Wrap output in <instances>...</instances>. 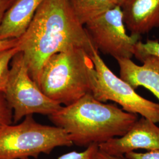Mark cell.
Listing matches in <instances>:
<instances>
[{"label":"cell","mask_w":159,"mask_h":159,"mask_svg":"<svg viewBox=\"0 0 159 159\" xmlns=\"http://www.w3.org/2000/svg\"><path fill=\"white\" fill-rule=\"evenodd\" d=\"M29 73L39 85L41 70L53 55L74 48L97 50L69 0H45L18 39Z\"/></svg>","instance_id":"cell-1"},{"label":"cell","mask_w":159,"mask_h":159,"mask_svg":"<svg viewBox=\"0 0 159 159\" xmlns=\"http://www.w3.org/2000/svg\"><path fill=\"white\" fill-rule=\"evenodd\" d=\"M62 128L73 144L88 147L123 136L138 120V115L101 102L89 94L48 116Z\"/></svg>","instance_id":"cell-2"},{"label":"cell","mask_w":159,"mask_h":159,"mask_svg":"<svg viewBox=\"0 0 159 159\" xmlns=\"http://www.w3.org/2000/svg\"><path fill=\"white\" fill-rule=\"evenodd\" d=\"M97 73L91 54L74 48L51 56L41 70L39 86L52 100L68 106L92 94Z\"/></svg>","instance_id":"cell-3"},{"label":"cell","mask_w":159,"mask_h":159,"mask_svg":"<svg viewBox=\"0 0 159 159\" xmlns=\"http://www.w3.org/2000/svg\"><path fill=\"white\" fill-rule=\"evenodd\" d=\"M73 144L62 128L41 125L33 116H28L21 123L0 131V159H37L41 154H50L57 147Z\"/></svg>","instance_id":"cell-4"},{"label":"cell","mask_w":159,"mask_h":159,"mask_svg":"<svg viewBox=\"0 0 159 159\" xmlns=\"http://www.w3.org/2000/svg\"><path fill=\"white\" fill-rule=\"evenodd\" d=\"M13 112V123L34 114L50 116L63 106L46 96L29 73L21 52L12 60L9 79L4 93Z\"/></svg>","instance_id":"cell-5"},{"label":"cell","mask_w":159,"mask_h":159,"mask_svg":"<svg viewBox=\"0 0 159 159\" xmlns=\"http://www.w3.org/2000/svg\"><path fill=\"white\" fill-rule=\"evenodd\" d=\"M97 73V81L92 94L101 102L113 101L126 112L140 114L155 123H159V104L139 95L125 81L114 74L104 63L99 52L91 55Z\"/></svg>","instance_id":"cell-6"},{"label":"cell","mask_w":159,"mask_h":159,"mask_svg":"<svg viewBox=\"0 0 159 159\" xmlns=\"http://www.w3.org/2000/svg\"><path fill=\"white\" fill-rule=\"evenodd\" d=\"M87 33L98 52L116 60L134 56L140 36L128 35L120 6L102 13L84 25Z\"/></svg>","instance_id":"cell-7"},{"label":"cell","mask_w":159,"mask_h":159,"mask_svg":"<svg viewBox=\"0 0 159 159\" xmlns=\"http://www.w3.org/2000/svg\"><path fill=\"white\" fill-rule=\"evenodd\" d=\"M99 146L100 150L111 156H124L137 149L159 150V127L150 120L138 119L125 134Z\"/></svg>","instance_id":"cell-8"},{"label":"cell","mask_w":159,"mask_h":159,"mask_svg":"<svg viewBox=\"0 0 159 159\" xmlns=\"http://www.w3.org/2000/svg\"><path fill=\"white\" fill-rule=\"evenodd\" d=\"M120 7L131 35L140 36L159 27V0H125Z\"/></svg>","instance_id":"cell-9"},{"label":"cell","mask_w":159,"mask_h":159,"mask_svg":"<svg viewBox=\"0 0 159 159\" xmlns=\"http://www.w3.org/2000/svg\"><path fill=\"white\" fill-rule=\"evenodd\" d=\"M119 66L120 78L134 90L142 86L151 91L159 101V58L148 56L137 65L130 58L116 60Z\"/></svg>","instance_id":"cell-10"},{"label":"cell","mask_w":159,"mask_h":159,"mask_svg":"<svg viewBox=\"0 0 159 159\" xmlns=\"http://www.w3.org/2000/svg\"><path fill=\"white\" fill-rule=\"evenodd\" d=\"M45 0H16L0 27V40L18 39Z\"/></svg>","instance_id":"cell-11"},{"label":"cell","mask_w":159,"mask_h":159,"mask_svg":"<svg viewBox=\"0 0 159 159\" xmlns=\"http://www.w3.org/2000/svg\"><path fill=\"white\" fill-rule=\"evenodd\" d=\"M75 14L81 24L119 6L116 0H69Z\"/></svg>","instance_id":"cell-12"},{"label":"cell","mask_w":159,"mask_h":159,"mask_svg":"<svg viewBox=\"0 0 159 159\" xmlns=\"http://www.w3.org/2000/svg\"><path fill=\"white\" fill-rule=\"evenodd\" d=\"M18 47L0 51V94H4L9 79L12 60L18 52Z\"/></svg>","instance_id":"cell-13"},{"label":"cell","mask_w":159,"mask_h":159,"mask_svg":"<svg viewBox=\"0 0 159 159\" xmlns=\"http://www.w3.org/2000/svg\"><path fill=\"white\" fill-rule=\"evenodd\" d=\"M153 56L159 58V42L157 40H148L143 43L139 41L136 46L134 56L140 60L144 57Z\"/></svg>","instance_id":"cell-14"},{"label":"cell","mask_w":159,"mask_h":159,"mask_svg":"<svg viewBox=\"0 0 159 159\" xmlns=\"http://www.w3.org/2000/svg\"><path fill=\"white\" fill-rule=\"evenodd\" d=\"M99 152L100 148L98 144H93L88 146L87 149L83 152H71L63 154L57 159H100Z\"/></svg>","instance_id":"cell-15"},{"label":"cell","mask_w":159,"mask_h":159,"mask_svg":"<svg viewBox=\"0 0 159 159\" xmlns=\"http://www.w3.org/2000/svg\"><path fill=\"white\" fill-rule=\"evenodd\" d=\"M13 122V112L4 94H0V131Z\"/></svg>","instance_id":"cell-16"},{"label":"cell","mask_w":159,"mask_h":159,"mask_svg":"<svg viewBox=\"0 0 159 159\" xmlns=\"http://www.w3.org/2000/svg\"><path fill=\"white\" fill-rule=\"evenodd\" d=\"M127 159H159V150L148 151L147 153L130 152L125 154Z\"/></svg>","instance_id":"cell-17"},{"label":"cell","mask_w":159,"mask_h":159,"mask_svg":"<svg viewBox=\"0 0 159 159\" xmlns=\"http://www.w3.org/2000/svg\"><path fill=\"white\" fill-rule=\"evenodd\" d=\"M16 0H0V27L8 10Z\"/></svg>","instance_id":"cell-18"},{"label":"cell","mask_w":159,"mask_h":159,"mask_svg":"<svg viewBox=\"0 0 159 159\" xmlns=\"http://www.w3.org/2000/svg\"><path fill=\"white\" fill-rule=\"evenodd\" d=\"M18 44V39L0 40V51L12 48L17 47Z\"/></svg>","instance_id":"cell-19"},{"label":"cell","mask_w":159,"mask_h":159,"mask_svg":"<svg viewBox=\"0 0 159 159\" xmlns=\"http://www.w3.org/2000/svg\"><path fill=\"white\" fill-rule=\"evenodd\" d=\"M99 156L100 159H127L124 156H111V155L106 153L101 150H100L99 152Z\"/></svg>","instance_id":"cell-20"},{"label":"cell","mask_w":159,"mask_h":159,"mask_svg":"<svg viewBox=\"0 0 159 159\" xmlns=\"http://www.w3.org/2000/svg\"><path fill=\"white\" fill-rule=\"evenodd\" d=\"M117 1V2H118V4H119V5L120 6V5L121 4V3L125 1V0H116Z\"/></svg>","instance_id":"cell-21"}]
</instances>
